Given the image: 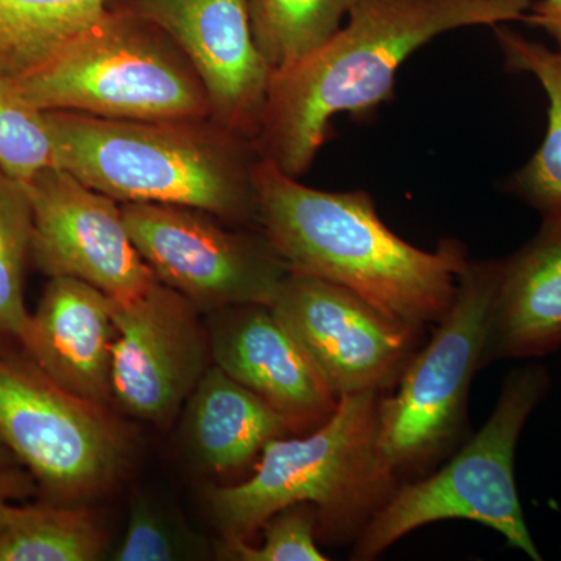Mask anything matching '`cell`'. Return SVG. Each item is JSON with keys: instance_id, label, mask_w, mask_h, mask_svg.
Returning a JSON list of instances; mask_svg holds the SVG:
<instances>
[{"instance_id": "cell-27", "label": "cell", "mask_w": 561, "mask_h": 561, "mask_svg": "<svg viewBox=\"0 0 561 561\" xmlns=\"http://www.w3.org/2000/svg\"><path fill=\"white\" fill-rule=\"evenodd\" d=\"M32 481L31 474L16 470V468L0 470V522L14 501L27 496L28 491L33 489Z\"/></svg>"}, {"instance_id": "cell-28", "label": "cell", "mask_w": 561, "mask_h": 561, "mask_svg": "<svg viewBox=\"0 0 561 561\" xmlns=\"http://www.w3.org/2000/svg\"><path fill=\"white\" fill-rule=\"evenodd\" d=\"M14 457L11 456L7 446L3 445L2 440H0V470H5V468H11L13 465Z\"/></svg>"}, {"instance_id": "cell-8", "label": "cell", "mask_w": 561, "mask_h": 561, "mask_svg": "<svg viewBox=\"0 0 561 561\" xmlns=\"http://www.w3.org/2000/svg\"><path fill=\"white\" fill-rule=\"evenodd\" d=\"M0 440L58 502L108 490L130 453L106 405L62 389L27 357L0 356Z\"/></svg>"}, {"instance_id": "cell-16", "label": "cell", "mask_w": 561, "mask_h": 561, "mask_svg": "<svg viewBox=\"0 0 561 561\" xmlns=\"http://www.w3.org/2000/svg\"><path fill=\"white\" fill-rule=\"evenodd\" d=\"M561 348V210L542 216L529 242L501 260L481 370L497 360Z\"/></svg>"}, {"instance_id": "cell-18", "label": "cell", "mask_w": 561, "mask_h": 561, "mask_svg": "<svg viewBox=\"0 0 561 561\" xmlns=\"http://www.w3.org/2000/svg\"><path fill=\"white\" fill-rule=\"evenodd\" d=\"M505 70L530 73L548 95V128L540 149L505 183V190L541 216L561 210V51L527 39L507 24L493 25Z\"/></svg>"}, {"instance_id": "cell-19", "label": "cell", "mask_w": 561, "mask_h": 561, "mask_svg": "<svg viewBox=\"0 0 561 561\" xmlns=\"http://www.w3.org/2000/svg\"><path fill=\"white\" fill-rule=\"evenodd\" d=\"M111 0H0V79L20 80L108 11Z\"/></svg>"}, {"instance_id": "cell-7", "label": "cell", "mask_w": 561, "mask_h": 561, "mask_svg": "<svg viewBox=\"0 0 561 561\" xmlns=\"http://www.w3.org/2000/svg\"><path fill=\"white\" fill-rule=\"evenodd\" d=\"M501 260L468 262L453 308L379 405V446L397 472H420L463 437L468 394L481 370Z\"/></svg>"}, {"instance_id": "cell-2", "label": "cell", "mask_w": 561, "mask_h": 561, "mask_svg": "<svg viewBox=\"0 0 561 561\" xmlns=\"http://www.w3.org/2000/svg\"><path fill=\"white\" fill-rule=\"evenodd\" d=\"M253 184L262 234L290 272L346 287L420 330L453 308L470 262L460 241L416 249L383 224L368 192L305 186L262 158Z\"/></svg>"}, {"instance_id": "cell-22", "label": "cell", "mask_w": 561, "mask_h": 561, "mask_svg": "<svg viewBox=\"0 0 561 561\" xmlns=\"http://www.w3.org/2000/svg\"><path fill=\"white\" fill-rule=\"evenodd\" d=\"M32 243L31 198L24 184L0 169V341H20L31 319L24 280Z\"/></svg>"}, {"instance_id": "cell-3", "label": "cell", "mask_w": 561, "mask_h": 561, "mask_svg": "<svg viewBox=\"0 0 561 561\" xmlns=\"http://www.w3.org/2000/svg\"><path fill=\"white\" fill-rule=\"evenodd\" d=\"M55 164L125 203L206 210L257 220L249 139L205 121H119L47 111Z\"/></svg>"}, {"instance_id": "cell-6", "label": "cell", "mask_w": 561, "mask_h": 561, "mask_svg": "<svg viewBox=\"0 0 561 561\" xmlns=\"http://www.w3.org/2000/svg\"><path fill=\"white\" fill-rule=\"evenodd\" d=\"M13 83L43 111L119 121L210 117L208 95L183 51L131 10L106 11L47 65Z\"/></svg>"}, {"instance_id": "cell-20", "label": "cell", "mask_w": 561, "mask_h": 561, "mask_svg": "<svg viewBox=\"0 0 561 561\" xmlns=\"http://www.w3.org/2000/svg\"><path fill=\"white\" fill-rule=\"evenodd\" d=\"M98 519L69 505H11L0 522V561H92L105 551Z\"/></svg>"}, {"instance_id": "cell-13", "label": "cell", "mask_w": 561, "mask_h": 561, "mask_svg": "<svg viewBox=\"0 0 561 561\" xmlns=\"http://www.w3.org/2000/svg\"><path fill=\"white\" fill-rule=\"evenodd\" d=\"M130 10L183 51L208 95L214 124L256 138L273 70L254 41L247 0H135Z\"/></svg>"}, {"instance_id": "cell-1", "label": "cell", "mask_w": 561, "mask_h": 561, "mask_svg": "<svg viewBox=\"0 0 561 561\" xmlns=\"http://www.w3.org/2000/svg\"><path fill=\"white\" fill-rule=\"evenodd\" d=\"M531 0H359L345 27L308 57L273 72L260 131L262 160L294 179L330 139L331 121L370 116L393 98L402 62L446 32L522 21Z\"/></svg>"}, {"instance_id": "cell-10", "label": "cell", "mask_w": 561, "mask_h": 561, "mask_svg": "<svg viewBox=\"0 0 561 561\" xmlns=\"http://www.w3.org/2000/svg\"><path fill=\"white\" fill-rule=\"evenodd\" d=\"M271 308L337 398L393 389L424 331L391 319L346 287L297 272L287 273Z\"/></svg>"}, {"instance_id": "cell-4", "label": "cell", "mask_w": 561, "mask_h": 561, "mask_svg": "<svg viewBox=\"0 0 561 561\" xmlns=\"http://www.w3.org/2000/svg\"><path fill=\"white\" fill-rule=\"evenodd\" d=\"M382 394H343L308 437L268 442L249 481L210 490V516L221 540L250 542L275 513L309 504L319 516V540L356 541L400 485L379 446Z\"/></svg>"}, {"instance_id": "cell-21", "label": "cell", "mask_w": 561, "mask_h": 561, "mask_svg": "<svg viewBox=\"0 0 561 561\" xmlns=\"http://www.w3.org/2000/svg\"><path fill=\"white\" fill-rule=\"evenodd\" d=\"M359 0H247L254 41L273 72L289 68L342 28Z\"/></svg>"}, {"instance_id": "cell-23", "label": "cell", "mask_w": 561, "mask_h": 561, "mask_svg": "<svg viewBox=\"0 0 561 561\" xmlns=\"http://www.w3.org/2000/svg\"><path fill=\"white\" fill-rule=\"evenodd\" d=\"M49 168L57 164L47 111L28 102L13 81L0 79V169L25 184Z\"/></svg>"}, {"instance_id": "cell-25", "label": "cell", "mask_w": 561, "mask_h": 561, "mask_svg": "<svg viewBox=\"0 0 561 561\" xmlns=\"http://www.w3.org/2000/svg\"><path fill=\"white\" fill-rule=\"evenodd\" d=\"M261 546L242 540H220L219 560L231 561H327L317 546L319 516L309 504L290 505L268 518L261 527Z\"/></svg>"}, {"instance_id": "cell-24", "label": "cell", "mask_w": 561, "mask_h": 561, "mask_svg": "<svg viewBox=\"0 0 561 561\" xmlns=\"http://www.w3.org/2000/svg\"><path fill=\"white\" fill-rule=\"evenodd\" d=\"M208 546L181 518L146 493L131 496L127 529L113 560L176 561L206 556Z\"/></svg>"}, {"instance_id": "cell-11", "label": "cell", "mask_w": 561, "mask_h": 561, "mask_svg": "<svg viewBox=\"0 0 561 561\" xmlns=\"http://www.w3.org/2000/svg\"><path fill=\"white\" fill-rule=\"evenodd\" d=\"M24 186L33 213L32 257L50 278L84 280L117 302L160 283L133 243L119 203L60 168Z\"/></svg>"}, {"instance_id": "cell-15", "label": "cell", "mask_w": 561, "mask_h": 561, "mask_svg": "<svg viewBox=\"0 0 561 561\" xmlns=\"http://www.w3.org/2000/svg\"><path fill=\"white\" fill-rule=\"evenodd\" d=\"M116 335L113 298L84 280L55 276L18 342L25 357L62 389L108 405Z\"/></svg>"}, {"instance_id": "cell-5", "label": "cell", "mask_w": 561, "mask_h": 561, "mask_svg": "<svg viewBox=\"0 0 561 561\" xmlns=\"http://www.w3.org/2000/svg\"><path fill=\"white\" fill-rule=\"evenodd\" d=\"M551 383L542 365L513 370L481 431L440 471L423 481L400 483L354 541L351 560L378 559L411 531L448 519L482 524L511 548L542 560L524 518L515 456L524 426Z\"/></svg>"}, {"instance_id": "cell-26", "label": "cell", "mask_w": 561, "mask_h": 561, "mask_svg": "<svg viewBox=\"0 0 561 561\" xmlns=\"http://www.w3.org/2000/svg\"><path fill=\"white\" fill-rule=\"evenodd\" d=\"M523 22L540 28L556 41L557 50L561 51V0H537L531 2Z\"/></svg>"}, {"instance_id": "cell-14", "label": "cell", "mask_w": 561, "mask_h": 561, "mask_svg": "<svg viewBox=\"0 0 561 561\" xmlns=\"http://www.w3.org/2000/svg\"><path fill=\"white\" fill-rule=\"evenodd\" d=\"M210 360L294 423L319 427L339 404L305 346L267 305L210 312Z\"/></svg>"}, {"instance_id": "cell-12", "label": "cell", "mask_w": 561, "mask_h": 561, "mask_svg": "<svg viewBox=\"0 0 561 561\" xmlns=\"http://www.w3.org/2000/svg\"><path fill=\"white\" fill-rule=\"evenodd\" d=\"M114 400L136 419L169 423L209 367L208 331L198 309L158 283L136 300L114 301Z\"/></svg>"}, {"instance_id": "cell-9", "label": "cell", "mask_w": 561, "mask_h": 561, "mask_svg": "<svg viewBox=\"0 0 561 561\" xmlns=\"http://www.w3.org/2000/svg\"><path fill=\"white\" fill-rule=\"evenodd\" d=\"M121 206L133 243L154 276L198 311L271 306L290 272L264 234L225 230L206 210L157 203Z\"/></svg>"}, {"instance_id": "cell-17", "label": "cell", "mask_w": 561, "mask_h": 561, "mask_svg": "<svg viewBox=\"0 0 561 561\" xmlns=\"http://www.w3.org/2000/svg\"><path fill=\"white\" fill-rule=\"evenodd\" d=\"M295 431L287 416L214 364L187 400L186 442L198 465L210 472L241 470L273 438Z\"/></svg>"}]
</instances>
